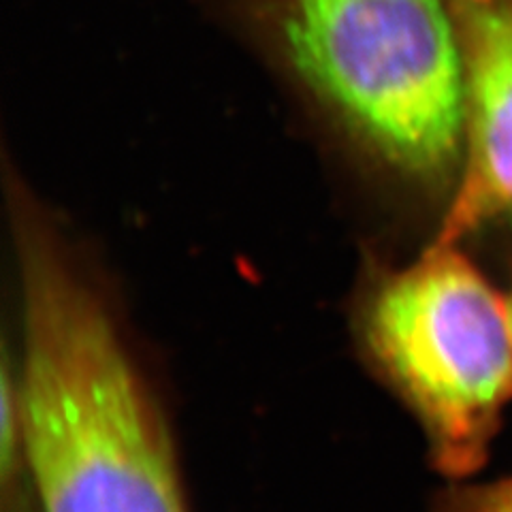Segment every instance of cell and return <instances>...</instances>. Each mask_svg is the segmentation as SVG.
I'll return each instance as SVG.
<instances>
[{"instance_id": "obj_1", "label": "cell", "mask_w": 512, "mask_h": 512, "mask_svg": "<svg viewBox=\"0 0 512 512\" xmlns=\"http://www.w3.org/2000/svg\"><path fill=\"white\" fill-rule=\"evenodd\" d=\"M280 86L380 165L440 184L466 154L455 0H207Z\"/></svg>"}, {"instance_id": "obj_2", "label": "cell", "mask_w": 512, "mask_h": 512, "mask_svg": "<svg viewBox=\"0 0 512 512\" xmlns=\"http://www.w3.org/2000/svg\"><path fill=\"white\" fill-rule=\"evenodd\" d=\"M20 271L15 384L43 512H186L165 425L103 299L35 227Z\"/></svg>"}, {"instance_id": "obj_3", "label": "cell", "mask_w": 512, "mask_h": 512, "mask_svg": "<svg viewBox=\"0 0 512 512\" xmlns=\"http://www.w3.org/2000/svg\"><path fill=\"white\" fill-rule=\"evenodd\" d=\"M365 338L427 429L438 466L453 476L478 470L512 395L508 297L455 242L438 239L378 288Z\"/></svg>"}, {"instance_id": "obj_4", "label": "cell", "mask_w": 512, "mask_h": 512, "mask_svg": "<svg viewBox=\"0 0 512 512\" xmlns=\"http://www.w3.org/2000/svg\"><path fill=\"white\" fill-rule=\"evenodd\" d=\"M466 52L468 124L457 197L440 242L512 214V0H455Z\"/></svg>"}, {"instance_id": "obj_5", "label": "cell", "mask_w": 512, "mask_h": 512, "mask_svg": "<svg viewBox=\"0 0 512 512\" xmlns=\"http://www.w3.org/2000/svg\"><path fill=\"white\" fill-rule=\"evenodd\" d=\"M438 512H512V476L448 495Z\"/></svg>"}, {"instance_id": "obj_6", "label": "cell", "mask_w": 512, "mask_h": 512, "mask_svg": "<svg viewBox=\"0 0 512 512\" xmlns=\"http://www.w3.org/2000/svg\"><path fill=\"white\" fill-rule=\"evenodd\" d=\"M0 448H3V470L11 466L15 444L22 440V416L18 384L11 382V374H3V393H0Z\"/></svg>"}, {"instance_id": "obj_7", "label": "cell", "mask_w": 512, "mask_h": 512, "mask_svg": "<svg viewBox=\"0 0 512 512\" xmlns=\"http://www.w3.org/2000/svg\"><path fill=\"white\" fill-rule=\"evenodd\" d=\"M508 306H510V318H512V293H510V297H508Z\"/></svg>"}]
</instances>
